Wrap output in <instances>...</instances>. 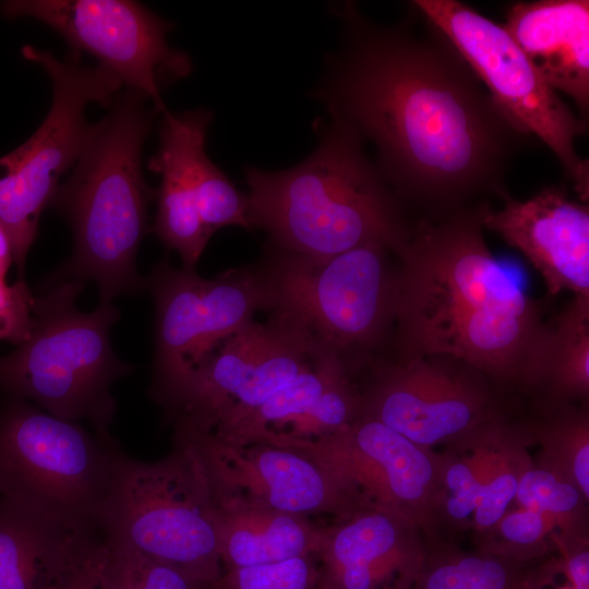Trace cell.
Instances as JSON below:
<instances>
[{
    "label": "cell",
    "mask_w": 589,
    "mask_h": 589,
    "mask_svg": "<svg viewBox=\"0 0 589 589\" xmlns=\"http://www.w3.org/2000/svg\"><path fill=\"white\" fill-rule=\"evenodd\" d=\"M386 26L353 2L337 5L339 49L315 91L330 120L377 152L375 166L405 206L440 219L506 180L533 136L494 101L446 35L411 3Z\"/></svg>",
    "instance_id": "1"
},
{
    "label": "cell",
    "mask_w": 589,
    "mask_h": 589,
    "mask_svg": "<svg viewBox=\"0 0 589 589\" xmlns=\"http://www.w3.org/2000/svg\"><path fill=\"white\" fill-rule=\"evenodd\" d=\"M488 205L481 200L440 219L419 218L396 253V359L449 356L495 384L532 388L545 312L490 251Z\"/></svg>",
    "instance_id": "2"
},
{
    "label": "cell",
    "mask_w": 589,
    "mask_h": 589,
    "mask_svg": "<svg viewBox=\"0 0 589 589\" xmlns=\"http://www.w3.org/2000/svg\"><path fill=\"white\" fill-rule=\"evenodd\" d=\"M300 164L280 171L244 167L247 217L269 237L273 250L328 257L380 242L395 253L414 224L406 206L364 152L363 142L330 120Z\"/></svg>",
    "instance_id": "3"
},
{
    "label": "cell",
    "mask_w": 589,
    "mask_h": 589,
    "mask_svg": "<svg viewBox=\"0 0 589 589\" xmlns=\"http://www.w3.org/2000/svg\"><path fill=\"white\" fill-rule=\"evenodd\" d=\"M146 100L131 89L113 98L109 113L92 125L72 175L50 205L73 233L72 255L52 277L93 279L99 303L146 287L136 254L148 231L155 191L144 180L141 158L157 112L147 109Z\"/></svg>",
    "instance_id": "4"
},
{
    "label": "cell",
    "mask_w": 589,
    "mask_h": 589,
    "mask_svg": "<svg viewBox=\"0 0 589 589\" xmlns=\"http://www.w3.org/2000/svg\"><path fill=\"white\" fill-rule=\"evenodd\" d=\"M84 281L50 276L35 296L29 337L0 358V389L49 414L86 421L95 433L110 437L117 402L113 383L133 366L120 360L110 342L119 318L111 303L82 312L76 298Z\"/></svg>",
    "instance_id": "5"
},
{
    "label": "cell",
    "mask_w": 589,
    "mask_h": 589,
    "mask_svg": "<svg viewBox=\"0 0 589 589\" xmlns=\"http://www.w3.org/2000/svg\"><path fill=\"white\" fill-rule=\"evenodd\" d=\"M274 309L300 324L348 369L365 363L394 335L399 261L380 242L328 257L273 250L262 267Z\"/></svg>",
    "instance_id": "6"
},
{
    "label": "cell",
    "mask_w": 589,
    "mask_h": 589,
    "mask_svg": "<svg viewBox=\"0 0 589 589\" xmlns=\"http://www.w3.org/2000/svg\"><path fill=\"white\" fill-rule=\"evenodd\" d=\"M176 440L175 449L153 462L118 452L98 528L105 539L218 589L215 503L192 446Z\"/></svg>",
    "instance_id": "7"
},
{
    "label": "cell",
    "mask_w": 589,
    "mask_h": 589,
    "mask_svg": "<svg viewBox=\"0 0 589 589\" xmlns=\"http://www.w3.org/2000/svg\"><path fill=\"white\" fill-rule=\"evenodd\" d=\"M117 442L14 397L0 404V494L73 526L98 528Z\"/></svg>",
    "instance_id": "8"
},
{
    "label": "cell",
    "mask_w": 589,
    "mask_h": 589,
    "mask_svg": "<svg viewBox=\"0 0 589 589\" xmlns=\"http://www.w3.org/2000/svg\"><path fill=\"white\" fill-rule=\"evenodd\" d=\"M23 57L41 65L52 82V103L36 132L0 157V226L10 241L19 277L38 231L44 209L51 205L60 178L77 161L92 125L85 119L91 103L109 106L123 83L104 65L87 67L70 56L26 45Z\"/></svg>",
    "instance_id": "9"
},
{
    "label": "cell",
    "mask_w": 589,
    "mask_h": 589,
    "mask_svg": "<svg viewBox=\"0 0 589 589\" xmlns=\"http://www.w3.org/2000/svg\"><path fill=\"white\" fill-rule=\"evenodd\" d=\"M410 3L446 35L510 119L551 149L578 201L588 204L589 163L576 149L588 123L545 83L503 24L458 0Z\"/></svg>",
    "instance_id": "10"
},
{
    "label": "cell",
    "mask_w": 589,
    "mask_h": 589,
    "mask_svg": "<svg viewBox=\"0 0 589 589\" xmlns=\"http://www.w3.org/2000/svg\"><path fill=\"white\" fill-rule=\"evenodd\" d=\"M146 280L156 306L154 395L170 387L226 338L274 309V296L260 267L228 269L204 278L167 260Z\"/></svg>",
    "instance_id": "11"
},
{
    "label": "cell",
    "mask_w": 589,
    "mask_h": 589,
    "mask_svg": "<svg viewBox=\"0 0 589 589\" xmlns=\"http://www.w3.org/2000/svg\"><path fill=\"white\" fill-rule=\"evenodd\" d=\"M1 12L48 25L69 44L70 56L95 57L157 112L167 111L161 87L189 76L193 68L185 52L167 44L173 25L136 1L11 0L1 3Z\"/></svg>",
    "instance_id": "12"
},
{
    "label": "cell",
    "mask_w": 589,
    "mask_h": 589,
    "mask_svg": "<svg viewBox=\"0 0 589 589\" xmlns=\"http://www.w3.org/2000/svg\"><path fill=\"white\" fill-rule=\"evenodd\" d=\"M492 385L484 373L454 357L396 359L376 368L361 416L426 448L465 443L502 419Z\"/></svg>",
    "instance_id": "13"
},
{
    "label": "cell",
    "mask_w": 589,
    "mask_h": 589,
    "mask_svg": "<svg viewBox=\"0 0 589 589\" xmlns=\"http://www.w3.org/2000/svg\"><path fill=\"white\" fill-rule=\"evenodd\" d=\"M195 452L215 502H233L304 517H346L362 500L305 453L288 446L236 443L212 433H176Z\"/></svg>",
    "instance_id": "14"
},
{
    "label": "cell",
    "mask_w": 589,
    "mask_h": 589,
    "mask_svg": "<svg viewBox=\"0 0 589 589\" xmlns=\"http://www.w3.org/2000/svg\"><path fill=\"white\" fill-rule=\"evenodd\" d=\"M314 458L368 506L428 525L438 508L442 460L384 423L360 416L292 446Z\"/></svg>",
    "instance_id": "15"
},
{
    "label": "cell",
    "mask_w": 589,
    "mask_h": 589,
    "mask_svg": "<svg viewBox=\"0 0 589 589\" xmlns=\"http://www.w3.org/2000/svg\"><path fill=\"white\" fill-rule=\"evenodd\" d=\"M502 208L484 211V229L518 250L542 276L546 292L589 297V205L550 184L531 197L510 195Z\"/></svg>",
    "instance_id": "16"
},
{
    "label": "cell",
    "mask_w": 589,
    "mask_h": 589,
    "mask_svg": "<svg viewBox=\"0 0 589 589\" xmlns=\"http://www.w3.org/2000/svg\"><path fill=\"white\" fill-rule=\"evenodd\" d=\"M323 531L318 589H389L411 586L428 552L418 526L389 512L362 506Z\"/></svg>",
    "instance_id": "17"
},
{
    "label": "cell",
    "mask_w": 589,
    "mask_h": 589,
    "mask_svg": "<svg viewBox=\"0 0 589 589\" xmlns=\"http://www.w3.org/2000/svg\"><path fill=\"white\" fill-rule=\"evenodd\" d=\"M287 324L272 311L226 338L205 359L155 398L175 413L177 432L205 433L242 399L255 369Z\"/></svg>",
    "instance_id": "18"
},
{
    "label": "cell",
    "mask_w": 589,
    "mask_h": 589,
    "mask_svg": "<svg viewBox=\"0 0 589 589\" xmlns=\"http://www.w3.org/2000/svg\"><path fill=\"white\" fill-rule=\"evenodd\" d=\"M212 119V111L205 109L164 112L158 151L147 164L160 176L153 230L168 249L177 251L187 269H195L212 237L200 216L195 185V163L205 149Z\"/></svg>",
    "instance_id": "19"
},
{
    "label": "cell",
    "mask_w": 589,
    "mask_h": 589,
    "mask_svg": "<svg viewBox=\"0 0 589 589\" xmlns=\"http://www.w3.org/2000/svg\"><path fill=\"white\" fill-rule=\"evenodd\" d=\"M100 539L0 494V589H62Z\"/></svg>",
    "instance_id": "20"
},
{
    "label": "cell",
    "mask_w": 589,
    "mask_h": 589,
    "mask_svg": "<svg viewBox=\"0 0 589 589\" xmlns=\"http://www.w3.org/2000/svg\"><path fill=\"white\" fill-rule=\"evenodd\" d=\"M503 26L545 83L568 95L588 123L589 1L514 2Z\"/></svg>",
    "instance_id": "21"
},
{
    "label": "cell",
    "mask_w": 589,
    "mask_h": 589,
    "mask_svg": "<svg viewBox=\"0 0 589 589\" xmlns=\"http://www.w3.org/2000/svg\"><path fill=\"white\" fill-rule=\"evenodd\" d=\"M221 565L229 569L316 554L323 531L303 517L265 507L215 502Z\"/></svg>",
    "instance_id": "22"
},
{
    "label": "cell",
    "mask_w": 589,
    "mask_h": 589,
    "mask_svg": "<svg viewBox=\"0 0 589 589\" xmlns=\"http://www.w3.org/2000/svg\"><path fill=\"white\" fill-rule=\"evenodd\" d=\"M544 388L551 401L587 400L589 393V297L573 296L546 320L532 388Z\"/></svg>",
    "instance_id": "23"
},
{
    "label": "cell",
    "mask_w": 589,
    "mask_h": 589,
    "mask_svg": "<svg viewBox=\"0 0 589 589\" xmlns=\"http://www.w3.org/2000/svg\"><path fill=\"white\" fill-rule=\"evenodd\" d=\"M349 371L341 359L323 353L263 405L237 421L206 432L236 443L267 442L292 420L308 411L325 388L342 372Z\"/></svg>",
    "instance_id": "24"
},
{
    "label": "cell",
    "mask_w": 589,
    "mask_h": 589,
    "mask_svg": "<svg viewBox=\"0 0 589 589\" xmlns=\"http://www.w3.org/2000/svg\"><path fill=\"white\" fill-rule=\"evenodd\" d=\"M518 564L497 554L429 557L411 589H529Z\"/></svg>",
    "instance_id": "25"
},
{
    "label": "cell",
    "mask_w": 589,
    "mask_h": 589,
    "mask_svg": "<svg viewBox=\"0 0 589 589\" xmlns=\"http://www.w3.org/2000/svg\"><path fill=\"white\" fill-rule=\"evenodd\" d=\"M99 575L104 589H216L104 537Z\"/></svg>",
    "instance_id": "26"
},
{
    "label": "cell",
    "mask_w": 589,
    "mask_h": 589,
    "mask_svg": "<svg viewBox=\"0 0 589 589\" xmlns=\"http://www.w3.org/2000/svg\"><path fill=\"white\" fill-rule=\"evenodd\" d=\"M362 413V395L349 378V371L338 375L314 405L271 440L263 443L291 446L310 441L354 422Z\"/></svg>",
    "instance_id": "27"
},
{
    "label": "cell",
    "mask_w": 589,
    "mask_h": 589,
    "mask_svg": "<svg viewBox=\"0 0 589 589\" xmlns=\"http://www.w3.org/2000/svg\"><path fill=\"white\" fill-rule=\"evenodd\" d=\"M195 185L201 219L212 236L227 226L250 229L247 195L202 151L195 163Z\"/></svg>",
    "instance_id": "28"
},
{
    "label": "cell",
    "mask_w": 589,
    "mask_h": 589,
    "mask_svg": "<svg viewBox=\"0 0 589 589\" xmlns=\"http://www.w3.org/2000/svg\"><path fill=\"white\" fill-rule=\"evenodd\" d=\"M540 435L549 450H564L566 477L589 497V423L585 407L556 405L540 428Z\"/></svg>",
    "instance_id": "29"
},
{
    "label": "cell",
    "mask_w": 589,
    "mask_h": 589,
    "mask_svg": "<svg viewBox=\"0 0 589 589\" xmlns=\"http://www.w3.org/2000/svg\"><path fill=\"white\" fill-rule=\"evenodd\" d=\"M585 498L563 473L550 468L520 471L515 500L520 508L543 514L561 527H567Z\"/></svg>",
    "instance_id": "30"
},
{
    "label": "cell",
    "mask_w": 589,
    "mask_h": 589,
    "mask_svg": "<svg viewBox=\"0 0 589 589\" xmlns=\"http://www.w3.org/2000/svg\"><path fill=\"white\" fill-rule=\"evenodd\" d=\"M218 589H318V568L311 555L229 569Z\"/></svg>",
    "instance_id": "31"
},
{
    "label": "cell",
    "mask_w": 589,
    "mask_h": 589,
    "mask_svg": "<svg viewBox=\"0 0 589 589\" xmlns=\"http://www.w3.org/2000/svg\"><path fill=\"white\" fill-rule=\"evenodd\" d=\"M482 476L480 494L473 512L474 525L493 528L515 500L520 471L506 454H477Z\"/></svg>",
    "instance_id": "32"
},
{
    "label": "cell",
    "mask_w": 589,
    "mask_h": 589,
    "mask_svg": "<svg viewBox=\"0 0 589 589\" xmlns=\"http://www.w3.org/2000/svg\"><path fill=\"white\" fill-rule=\"evenodd\" d=\"M481 482L477 455L442 460L438 507L442 506L452 520L465 521L476 509Z\"/></svg>",
    "instance_id": "33"
},
{
    "label": "cell",
    "mask_w": 589,
    "mask_h": 589,
    "mask_svg": "<svg viewBox=\"0 0 589 589\" xmlns=\"http://www.w3.org/2000/svg\"><path fill=\"white\" fill-rule=\"evenodd\" d=\"M35 294L24 278L12 285L0 278V341L16 346L31 335L34 323Z\"/></svg>",
    "instance_id": "34"
},
{
    "label": "cell",
    "mask_w": 589,
    "mask_h": 589,
    "mask_svg": "<svg viewBox=\"0 0 589 589\" xmlns=\"http://www.w3.org/2000/svg\"><path fill=\"white\" fill-rule=\"evenodd\" d=\"M555 522L550 517L526 508L505 513L496 522L500 534L515 548H532L541 542Z\"/></svg>",
    "instance_id": "35"
},
{
    "label": "cell",
    "mask_w": 589,
    "mask_h": 589,
    "mask_svg": "<svg viewBox=\"0 0 589 589\" xmlns=\"http://www.w3.org/2000/svg\"><path fill=\"white\" fill-rule=\"evenodd\" d=\"M103 538L72 574L62 589H104L99 575V558Z\"/></svg>",
    "instance_id": "36"
},
{
    "label": "cell",
    "mask_w": 589,
    "mask_h": 589,
    "mask_svg": "<svg viewBox=\"0 0 589 589\" xmlns=\"http://www.w3.org/2000/svg\"><path fill=\"white\" fill-rule=\"evenodd\" d=\"M564 567L572 586L580 589H589L588 550L582 549L569 554Z\"/></svg>",
    "instance_id": "37"
},
{
    "label": "cell",
    "mask_w": 589,
    "mask_h": 589,
    "mask_svg": "<svg viewBox=\"0 0 589 589\" xmlns=\"http://www.w3.org/2000/svg\"><path fill=\"white\" fill-rule=\"evenodd\" d=\"M13 262L10 241L3 228L0 226V278H5V274Z\"/></svg>",
    "instance_id": "38"
},
{
    "label": "cell",
    "mask_w": 589,
    "mask_h": 589,
    "mask_svg": "<svg viewBox=\"0 0 589 589\" xmlns=\"http://www.w3.org/2000/svg\"><path fill=\"white\" fill-rule=\"evenodd\" d=\"M412 585L411 586H405V585H400V586H396V587H393V588H389V589H411Z\"/></svg>",
    "instance_id": "39"
},
{
    "label": "cell",
    "mask_w": 589,
    "mask_h": 589,
    "mask_svg": "<svg viewBox=\"0 0 589 589\" xmlns=\"http://www.w3.org/2000/svg\"><path fill=\"white\" fill-rule=\"evenodd\" d=\"M560 589H580V588H577L570 585V586L562 587Z\"/></svg>",
    "instance_id": "40"
}]
</instances>
